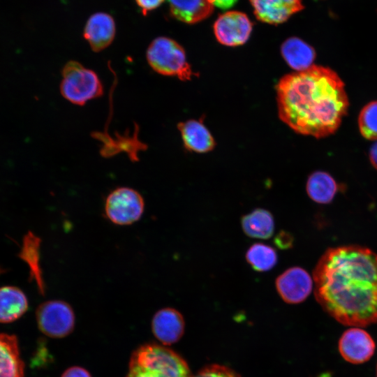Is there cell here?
I'll list each match as a JSON object with an SVG mask.
<instances>
[{
  "instance_id": "44dd1931",
  "label": "cell",
  "mask_w": 377,
  "mask_h": 377,
  "mask_svg": "<svg viewBox=\"0 0 377 377\" xmlns=\"http://www.w3.org/2000/svg\"><path fill=\"white\" fill-rule=\"evenodd\" d=\"M40 239L34 233L28 232L23 239V244L20 254L30 269V274L37 284L41 294H44L45 286L40 264Z\"/></svg>"
},
{
  "instance_id": "8992f818",
  "label": "cell",
  "mask_w": 377,
  "mask_h": 377,
  "mask_svg": "<svg viewBox=\"0 0 377 377\" xmlns=\"http://www.w3.org/2000/svg\"><path fill=\"white\" fill-rule=\"evenodd\" d=\"M145 205L140 192L130 187H117L105 198L104 216L115 225L129 226L141 219Z\"/></svg>"
},
{
  "instance_id": "277c9868",
  "label": "cell",
  "mask_w": 377,
  "mask_h": 377,
  "mask_svg": "<svg viewBox=\"0 0 377 377\" xmlns=\"http://www.w3.org/2000/svg\"><path fill=\"white\" fill-rule=\"evenodd\" d=\"M149 66L157 73L190 80L193 73L188 63L186 52L175 40L161 36L149 44L146 52Z\"/></svg>"
},
{
  "instance_id": "7c38bea8",
  "label": "cell",
  "mask_w": 377,
  "mask_h": 377,
  "mask_svg": "<svg viewBox=\"0 0 377 377\" xmlns=\"http://www.w3.org/2000/svg\"><path fill=\"white\" fill-rule=\"evenodd\" d=\"M116 26L113 17L105 13H96L88 19L83 36L94 52H101L113 41Z\"/></svg>"
},
{
  "instance_id": "cb8c5ba5",
  "label": "cell",
  "mask_w": 377,
  "mask_h": 377,
  "mask_svg": "<svg viewBox=\"0 0 377 377\" xmlns=\"http://www.w3.org/2000/svg\"><path fill=\"white\" fill-rule=\"evenodd\" d=\"M192 377H240L230 369L221 365H211L203 368Z\"/></svg>"
},
{
  "instance_id": "d4e9b609",
  "label": "cell",
  "mask_w": 377,
  "mask_h": 377,
  "mask_svg": "<svg viewBox=\"0 0 377 377\" xmlns=\"http://www.w3.org/2000/svg\"><path fill=\"white\" fill-rule=\"evenodd\" d=\"M274 242L279 249L286 250L293 247L294 238L289 232L281 230L274 237Z\"/></svg>"
},
{
  "instance_id": "5bb4252c",
  "label": "cell",
  "mask_w": 377,
  "mask_h": 377,
  "mask_svg": "<svg viewBox=\"0 0 377 377\" xmlns=\"http://www.w3.org/2000/svg\"><path fill=\"white\" fill-rule=\"evenodd\" d=\"M177 128L186 149L196 153H205L214 149V138L202 121L191 119L180 122L177 124Z\"/></svg>"
},
{
  "instance_id": "ac0fdd59",
  "label": "cell",
  "mask_w": 377,
  "mask_h": 377,
  "mask_svg": "<svg viewBox=\"0 0 377 377\" xmlns=\"http://www.w3.org/2000/svg\"><path fill=\"white\" fill-rule=\"evenodd\" d=\"M241 226L248 237L267 239L274 234V219L267 209L257 208L242 216Z\"/></svg>"
},
{
  "instance_id": "83f0119b",
  "label": "cell",
  "mask_w": 377,
  "mask_h": 377,
  "mask_svg": "<svg viewBox=\"0 0 377 377\" xmlns=\"http://www.w3.org/2000/svg\"><path fill=\"white\" fill-rule=\"evenodd\" d=\"M214 6L221 9H228L233 6L237 0H209Z\"/></svg>"
},
{
  "instance_id": "d6986e66",
  "label": "cell",
  "mask_w": 377,
  "mask_h": 377,
  "mask_svg": "<svg viewBox=\"0 0 377 377\" xmlns=\"http://www.w3.org/2000/svg\"><path fill=\"white\" fill-rule=\"evenodd\" d=\"M28 302L24 293L16 287L0 288V322L10 323L27 311Z\"/></svg>"
},
{
  "instance_id": "3957f363",
  "label": "cell",
  "mask_w": 377,
  "mask_h": 377,
  "mask_svg": "<svg viewBox=\"0 0 377 377\" xmlns=\"http://www.w3.org/2000/svg\"><path fill=\"white\" fill-rule=\"evenodd\" d=\"M126 377H191L186 362L163 346L147 344L132 355Z\"/></svg>"
},
{
  "instance_id": "9c48e42d",
  "label": "cell",
  "mask_w": 377,
  "mask_h": 377,
  "mask_svg": "<svg viewBox=\"0 0 377 377\" xmlns=\"http://www.w3.org/2000/svg\"><path fill=\"white\" fill-rule=\"evenodd\" d=\"M313 277L302 267H289L277 276L276 291L288 304H299L304 301L313 289Z\"/></svg>"
},
{
  "instance_id": "ba28073f",
  "label": "cell",
  "mask_w": 377,
  "mask_h": 377,
  "mask_svg": "<svg viewBox=\"0 0 377 377\" xmlns=\"http://www.w3.org/2000/svg\"><path fill=\"white\" fill-rule=\"evenodd\" d=\"M252 27V22L245 13L231 10L220 15L213 28L215 37L221 44L235 47L249 40Z\"/></svg>"
},
{
  "instance_id": "e0dca14e",
  "label": "cell",
  "mask_w": 377,
  "mask_h": 377,
  "mask_svg": "<svg viewBox=\"0 0 377 377\" xmlns=\"http://www.w3.org/2000/svg\"><path fill=\"white\" fill-rule=\"evenodd\" d=\"M168 3L171 15L187 24L199 22L213 12L209 0H168Z\"/></svg>"
},
{
  "instance_id": "4316f807",
  "label": "cell",
  "mask_w": 377,
  "mask_h": 377,
  "mask_svg": "<svg viewBox=\"0 0 377 377\" xmlns=\"http://www.w3.org/2000/svg\"><path fill=\"white\" fill-rule=\"evenodd\" d=\"M61 377H91V376L85 369L73 367L65 371Z\"/></svg>"
},
{
  "instance_id": "7a4b0ae2",
  "label": "cell",
  "mask_w": 377,
  "mask_h": 377,
  "mask_svg": "<svg viewBox=\"0 0 377 377\" xmlns=\"http://www.w3.org/2000/svg\"><path fill=\"white\" fill-rule=\"evenodd\" d=\"M280 119L297 133L324 138L339 127L348 108L344 84L332 69L312 65L276 84Z\"/></svg>"
},
{
  "instance_id": "30bf717a",
  "label": "cell",
  "mask_w": 377,
  "mask_h": 377,
  "mask_svg": "<svg viewBox=\"0 0 377 377\" xmlns=\"http://www.w3.org/2000/svg\"><path fill=\"white\" fill-rule=\"evenodd\" d=\"M338 347L339 353L346 361L359 364L371 359L376 350V343L367 331L359 327H353L341 334Z\"/></svg>"
},
{
  "instance_id": "6da1fadb",
  "label": "cell",
  "mask_w": 377,
  "mask_h": 377,
  "mask_svg": "<svg viewBox=\"0 0 377 377\" xmlns=\"http://www.w3.org/2000/svg\"><path fill=\"white\" fill-rule=\"evenodd\" d=\"M314 293L339 323L364 327L377 323V253L360 245L327 249L313 271Z\"/></svg>"
},
{
  "instance_id": "484cf974",
  "label": "cell",
  "mask_w": 377,
  "mask_h": 377,
  "mask_svg": "<svg viewBox=\"0 0 377 377\" xmlns=\"http://www.w3.org/2000/svg\"><path fill=\"white\" fill-rule=\"evenodd\" d=\"M144 15L162 4L164 0H135Z\"/></svg>"
},
{
  "instance_id": "603a6c76",
  "label": "cell",
  "mask_w": 377,
  "mask_h": 377,
  "mask_svg": "<svg viewBox=\"0 0 377 377\" xmlns=\"http://www.w3.org/2000/svg\"><path fill=\"white\" fill-rule=\"evenodd\" d=\"M358 125L363 137L370 140H377V101L370 102L362 108Z\"/></svg>"
},
{
  "instance_id": "52a82bcc",
  "label": "cell",
  "mask_w": 377,
  "mask_h": 377,
  "mask_svg": "<svg viewBox=\"0 0 377 377\" xmlns=\"http://www.w3.org/2000/svg\"><path fill=\"white\" fill-rule=\"evenodd\" d=\"M39 329L53 338L70 334L75 325V313L69 304L62 300H49L42 303L36 311Z\"/></svg>"
},
{
  "instance_id": "f546056e",
  "label": "cell",
  "mask_w": 377,
  "mask_h": 377,
  "mask_svg": "<svg viewBox=\"0 0 377 377\" xmlns=\"http://www.w3.org/2000/svg\"><path fill=\"white\" fill-rule=\"evenodd\" d=\"M376 377H377V364H376Z\"/></svg>"
},
{
  "instance_id": "ffe728a7",
  "label": "cell",
  "mask_w": 377,
  "mask_h": 377,
  "mask_svg": "<svg viewBox=\"0 0 377 377\" xmlns=\"http://www.w3.org/2000/svg\"><path fill=\"white\" fill-rule=\"evenodd\" d=\"M306 191L309 197L318 204H329L338 191L334 179L327 172L316 171L307 179Z\"/></svg>"
},
{
  "instance_id": "4fadbf2b",
  "label": "cell",
  "mask_w": 377,
  "mask_h": 377,
  "mask_svg": "<svg viewBox=\"0 0 377 377\" xmlns=\"http://www.w3.org/2000/svg\"><path fill=\"white\" fill-rule=\"evenodd\" d=\"M151 327L154 336L161 343L170 345L182 337L184 330V320L177 310L164 308L154 314Z\"/></svg>"
},
{
  "instance_id": "7402d4cb",
  "label": "cell",
  "mask_w": 377,
  "mask_h": 377,
  "mask_svg": "<svg viewBox=\"0 0 377 377\" xmlns=\"http://www.w3.org/2000/svg\"><path fill=\"white\" fill-rule=\"evenodd\" d=\"M248 264L255 271L263 272L272 269L277 263L278 256L276 250L263 243L252 244L245 253Z\"/></svg>"
},
{
  "instance_id": "5b68a950",
  "label": "cell",
  "mask_w": 377,
  "mask_h": 377,
  "mask_svg": "<svg viewBox=\"0 0 377 377\" xmlns=\"http://www.w3.org/2000/svg\"><path fill=\"white\" fill-rule=\"evenodd\" d=\"M61 75V94L73 104L83 105L103 94L98 75L76 61H68L62 68Z\"/></svg>"
},
{
  "instance_id": "9a60e30c",
  "label": "cell",
  "mask_w": 377,
  "mask_h": 377,
  "mask_svg": "<svg viewBox=\"0 0 377 377\" xmlns=\"http://www.w3.org/2000/svg\"><path fill=\"white\" fill-rule=\"evenodd\" d=\"M281 52L288 65L296 71L310 68L316 57L313 47L297 37L286 39L281 45Z\"/></svg>"
},
{
  "instance_id": "8fae6325",
  "label": "cell",
  "mask_w": 377,
  "mask_h": 377,
  "mask_svg": "<svg viewBox=\"0 0 377 377\" xmlns=\"http://www.w3.org/2000/svg\"><path fill=\"white\" fill-rule=\"evenodd\" d=\"M256 18L277 25L304 9L302 0H249Z\"/></svg>"
},
{
  "instance_id": "2e32d148",
  "label": "cell",
  "mask_w": 377,
  "mask_h": 377,
  "mask_svg": "<svg viewBox=\"0 0 377 377\" xmlns=\"http://www.w3.org/2000/svg\"><path fill=\"white\" fill-rule=\"evenodd\" d=\"M0 377H24L17 339L4 333H0Z\"/></svg>"
},
{
  "instance_id": "f1b7e54d",
  "label": "cell",
  "mask_w": 377,
  "mask_h": 377,
  "mask_svg": "<svg viewBox=\"0 0 377 377\" xmlns=\"http://www.w3.org/2000/svg\"><path fill=\"white\" fill-rule=\"evenodd\" d=\"M369 158L372 165L377 170V142L371 148Z\"/></svg>"
}]
</instances>
